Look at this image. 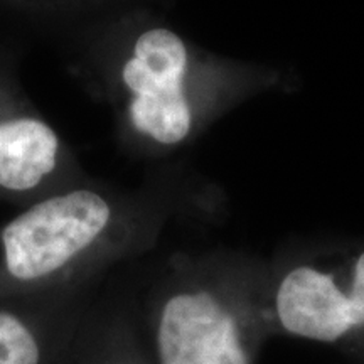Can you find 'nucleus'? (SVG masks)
I'll return each instance as SVG.
<instances>
[{
    "label": "nucleus",
    "mask_w": 364,
    "mask_h": 364,
    "mask_svg": "<svg viewBox=\"0 0 364 364\" xmlns=\"http://www.w3.org/2000/svg\"><path fill=\"white\" fill-rule=\"evenodd\" d=\"M113 213L107 199L78 189L44 199L0 230L4 284L43 289L66 280L103 247Z\"/></svg>",
    "instance_id": "f257e3e1"
},
{
    "label": "nucleus",
    "mask_w": 364,
    "mask_h": 364,
    "mask_svg": "<svg viewBox=\"0 0 364 364\" xmlns=\"http://www.w3.org/2000/svg\"><path fill=\"white\" fill-rule=\"evenodd\" d=\"M188 63L184 41L169 29L154 27L139 36L122 70L132 95V125L154 142L179 144L193 129V110L184 90Z\"/></svg>",
    "instance_id": "f03ea898"
},
{
    "label": "nucleus",
    "mask_w": 364,
    "mask_h": 364,
    "mask_svg": "<svg viewBox=\"0 0 364 364\" xmlns=\"http://www.w3.org/2000/svg\"><path fill=\"white\" fill-rule=\"evenodd\" d=\"M159 364H248L238 322L209 290H186L162 304L156 324Z\"/></svg>",
    "instance_id": "7ed1b4c3"
},
{
    "label": "nucleus",
    "mask_w": 364,
    "mask_h": 364,
    "mask_svg": "<svg viewBox=\"0 0 364 364\" xmlns=\"http://www.w3.org/2000/svg\"><path fill=\"white\" fill-rule=\"evenodd\" d=\"M277 314L289 332L322 343L364 326V252L354 262L348 290L334 275L312 267L287 273L277 290Z\"/></svg>",
    "instance_id": "20e7f679"
},
{
    "label": "nucleus",
    "mask_w": 364,
    "mask_h": 364,
    "mask_svg": "<svg viewBox=\"0 0 364 364\" xmlns=\"http://www.w3.org/2000/svg\"><path fill=\"white\" fill-rule=\"evenodd\" d=\"M90 317L0 300V364H63Z\"/></svg>",
    "instance_id": "39448f33"
},
{
    "label": "nucleus",
    "mask_w": 364,
    "mask_h": 364,
    "mask_svg": "<svg viewBox=\"0 0 364 364\" xmlns=\"http://www.w3.org/2000/svg\"><path fill=\"white\" fill-rule=\"evenodd\" d=\"M59 139L38 118L0 122V188L26 193L54 171Z\"/></svg>",
    "instance_id": "423d86ee"
},
{
    "label": "nucleus",
    "mask_w": 364,
    "mask_h": 364,
    "mask_svg": "<svg viewBox=\"0 0 364 364\" xmlns=\"http://www.w3.org/2000/svg\"><path fill=\"white\" fill-rule=\"evenodd\" d=\"M63 364H136L125 354V332L108 316L91 314Z\"/></svg>",
    "instance_id": "0eeeda50"
}]
</instances>
